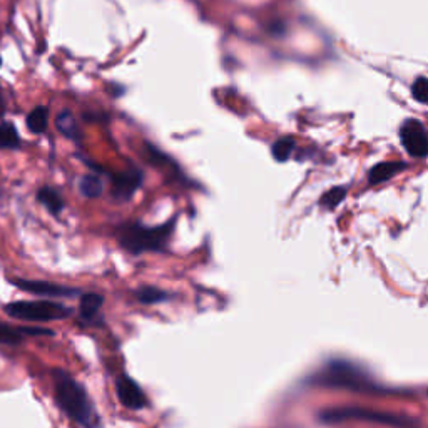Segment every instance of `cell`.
I'll use <instances>...</instances> for the list:
<instances>
[{"mask_svg": "<svg viewBox=\"0 0 428 428\" xmlns=\"http://www.w3.org/2000/svg\"><path fill=\"white\" fill-rule=\"evenodd\" d=\"M79 191L84 198L94 199L101 196L102 191H104V184L96 174H86L79 181Z\"/></svg>", "mask_w": 428, "mask_h": 428, "instance_id": "obj_14", "label": "cell"}, {"mask_svg": "<svg viewBox=\"0 0 428 428\" xmlns=\"http://www.w3.org/2000/svg\"><path fill=\"white\" fill-rule=\"evenodd\" d=\"M54 380V397L60 407V410L79 425L96 427L99 425V417H97L94 405H92L89 395L79 385L71 375L64 370L52 371Z\"/></svg>", "mask_w": 428, "mask_h": 428, "instance_id": "obj_1", "label": "cell"}, {"mask_svg": "<svg viewBox=\"0 0 428 428\" xmlns=\"http://www.w3.org/2000/svg\"><path fill=\"white\" fill-rule=\"evenodd\" d=\"M321 423L327 425H337V423H345L350 420L356 422H370L380 423V425H393V427H408L417 425L415 420L403 418L393 413L373 410V408H361V407H333L325 408L318 413Z\"/></svg>", "mask_w": 428, "mask_h": 428, "instance_id": "obj_4", "label": "cell"}, {"mask_svg": "<svg viewBox=\"0 0 428 428\" xmlns=\"http://www.w3.org/2000/svg\"><path fill=\"white\" fill-rule=\"evenodd\" d=\"M137 300L144 305H154V303H161V301H166L169 295L166 291L159 290L156 286H142L136 291Z\"/></svg>", "mask_w": 428, "mask_h": 428, "instance_id": "obj_17", "label": "cell"}, {"mask_svg": "<svg viewBox=\"0 0 428 428\" xmlns=\"http://www.w3.org/2000/svg\"><path fill=\"white\" fill-rule=\"evenodd\" d=\"M116 393H118L119 402L129 410H141L147 405V398L141 387L125 375H120L116 380Z\"/></svg>", "mask_w": 428, "mask_h": 428, "instance_id": "obj_7", "label": "cell"}, {"mask_svg": "<svg viewBox=\"0 0 428 428\" xmlns=\"http://www.w3.org/2000/svg\"><path fill=\"white\" fill-rule=\"evenodd\" d=\"M296 147V141L293 137H281L273 144L271 154L278 162H286L290 159Z\"/></svg>", "mask_w": 428, "mask_h": 428, "instance_id": "obj_16", "label": "cell"}, {"mask_svg": "<svg viewBox=\"0 0 428 428\" xmlns=\"http://www.w3.org/2000/svg\"><path fill=\"white\" fill-rule=\"evenodd\" d=\"M311 383L328 388L356 390V392H380V387L370 380V376L347 361L330 363L327 368L311 378Z\"/></svg>", "mask_w": 428, "mask_h": 428, "instance_id": "obj_3", "label": "cell"}, {"mask_svg": "<svg viewBox=\"0 0 428 428\" xmlns=\"http://www.w3.org/2000/svg\"><path fill=\"white\" fill-rule=\"evenodd\" d=\"M174 226L176 218L154 227L144 226L141 223H125L119 226L118 240L119 244L133 254H141L144 251H164Z\"/></svg>", "mask_w": 428, "mask_h": 428, "instance_id": "obj_2", "label": "cell"}, {"mask_svg": "<svg viewBox=\"0 0 428 428\" xmlns=\"http://www.w3.org/2000/svg\"><path fill=\"white\" fill-rule=\"evenodd\" d=\"M0 66H2V59H0Z\"/></svg>", "mask_w": 428, "mask_h": 428, "instance_id": "obj_24", "label": "cell"}, {"mask_svg": "<svg viewBox=\"0 0 428 428\" xmlns=\"http://www.w3.org/2000/svg\"><path fill=\"white\" fill-rule=\"evenodd\" d=\"M144 176L139 169H129L125 173H118L113 176V196L118 201H129L136 191L139 189V186L142 184Z\"/></svg>", "mask_w": 428, "mask_h": 428, "instance_id": "obj_8", "label": "cell"}, {"mask_svg": "<svg viewBox=\"0 0 428 428\" xmlns=\"http://www.w3.org/2000/svg\"><path fill=\"white\" fill-rule=\"evenodd\" d=\"M400 141L412 157L423 159L428 156V133L420 120H405L400 128Z\"/></svg>", "mask_w": 428, "mask_h": 428, "instance_id": "obj_6", "label": "cell"}, {"mask_svg": "<svg viewBox=\"0 0 428 428\" xmlns=\"http://www.w3.org/2000/svg\"><path fill=\"white\" fill-rule=\"evenodd\" d=\"M13 286H17L18 290L29 291L32 295H40V296H77L81 295V291L77 288H69V286H60V285H52L47 281H34V280H12L11 281Z\"/></svg>", "mask_w": 428, "mask_h": 428, "instance_id": "obj_9", "label": "cell"}, {"mask_svg": "<svg viewBox=\"0 0 428 428\" xmlns=\"http://www.w3.org/2000/svg\"><path fill=\"white\" fill-rule=\"evenodd\" d=\"M412 96L413 99L422 102V104H428V79L418 77L412 86Z\"/></svg>", "mask_w": 428, "mask_h": 428, "instance_id": "obj_21", "label": "cell"}, {"mask_svg": "<svg viewBox=\"0 0 428 428\" xmlns=\"http://www.w3.org/2000/svg\"><path fill=\"white\" fill-rule=\"evenodd\" d=\"M21 144L17 129L9 123H0V147L16 149Z\"/></svg>", "mask_w": 428, "mask_h": 428, "instance_id": "obj_19", "label": "cell"}, {"mask_svg": "<svg viewBox=\"0 0 428 428\" xmlns=\"http://www.w3.org/2000/svg\"><path fill=\"white\" fill-rule=\"evenodd\" d=\"M347 193H348L347 186H334V188L327 191V193L321 196L320 206L328 208V209H334L343 203V199L347 198Z\"/></svg>", "mask_w": 428, "mask_h": 428, "instance_id": "obj_18", "label": "cell"}, {"mask_svg": "<svg viewBox=\"0 0 428 428\" xmlns=\"http://www.w3.org/2000/svg\"><path fill=\"white\" fill-rule=\"evenodd\" d=\"M47 120H49L47 107L39 106L27 116V128L30 129V133L42 134L45 129H47Z\"/></svg>", "mask_w": 428, "mask_h": 428, "instance_id": "obj_15", "label": "cell"}, {"mask_svg": "<svg viewBox=\"0 0 428 428\" xmlns=\"http://www.w3.org/2000/svg\"><path fill=\"white\" fill-rule=\"evenodd\" d=\"M18 332L22 334H29V337H40V334H44V337H54L52 330H45V328H27V327H21L17 328Z\"/></svg>", "mask_w": 428, "mask_h": 428, "instance_id": "obj_22", "label": "cell"}, {"mask_svg": "<svg viewBox=\"0 0 428 428\" xmlns=\"http://www.w3.org/2000/svg\"><path fill=\"white\" fill-rule=\"evenodd\" d=\"M4 111H6V104H4L2 94H0V116H2V114H4Z\"/></svg>", "mask_w": 428, "mask_h": 428, "instance_id": "obj_23", "label": "cell"}, {"mask_svg": "<svg viewBox=\"0 0 428 428\" xmlns=\"http://www.w3.org/2000/svg\"><path fill=\"white\" fill-rule=\"evenodd\" d=\"M407 164L400 161H390V162H380V164H375L371 169L368 171V183L370 186H376L381 183H387L397 176L400 171H403Z\"/></svg>", "mask_w": 428, "mask_h": 428, "instance_id": "obj_10", "label": "cell"}, {"mask_svg": "<svg viewBox=\"0 0 428 428\" xmlns=\"http://www.w3.org/2000/svg\"><path fill=\"white\" fill-rule=\"evenodd\" d=\"M104 303V298L97 293H86L81 298V306H79V313L84 321H89L99 313L101 306Z\"/></svg>", "mask_w": 428, "mask_h": 428, "instance_id": "obj_11", "label": "cell"}, {"mask_svg": "<svg viewBox=\"0 0 428 428\" xmlns=\"http://www.w3.org/2000/svg\"><path fill=\"white\" fill-rule=\"evenodd\" d=\"M22 342V333L17 328L0 323V343L2 345H18Z\"/></svg>", "mask_w": 428, "mask_h": 428, "instance_id": "obj_20", "label": "cell"}, {"mask_svg": "<svg viewBox=\"0 0 428 428\" xmlns=\"http://www.w3.org/2000/svg\"><path fill=\"white\" fill-rule=\"evenodd\" d=\"M6 313L11 318L24 320V321H50L62 320L71 315L67 306L54 303V301H13L6 305Z\"/></svg>", "mask_w": 428, "mask_h": 428, "instance_id": "obj_5", "label": "cell"}, {"mask_svg": "<svg viewBox=\"0 0 428 428\" xmlns=\"http://www.w3.org/2000/svg\"><path fill=\"white\" fill-rule=\"evenodd\" d=\"M55 125H57L59 131L66 137L74 139V141H79V139H81V129H79L77 120L71 113H69V111H64V113H60L57 116Z\"/></svg>", "mask_w": 428, "mask_h": 428, "instance_id": "obj_13", "label": "cell"}, {"mask_svg": "<svg viewBox=\"0 0 428 428\" xmlns=\"http://www.w3.org/2000/svg\"><path fill=\"white\" fill-rule=\"evenodd\" d=\"M37 199H39L40 204H44L45 208H47V211L50 214H59L64 209V199L60 198V194L57 191L49 188V186H45V188H40L39 193H37Z\"/></svg>", "mask_w": 428, "mask_h": 428, "instance_id": "obj_12", "label": "cell"}]
</instances>
